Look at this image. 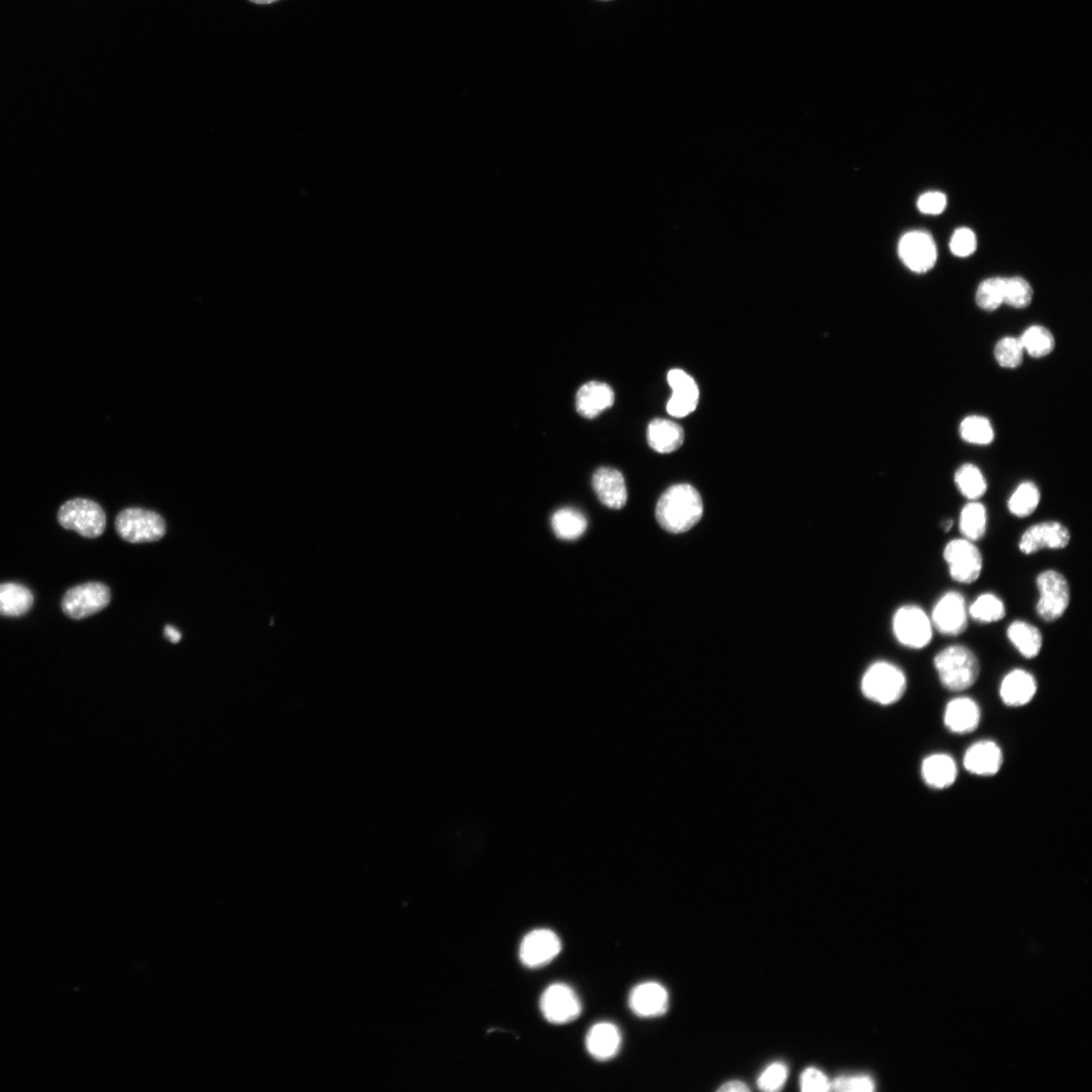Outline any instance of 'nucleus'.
<instances>
[{
  "label": "nucleus",
  "instance_id": "f257e3e1",
  "mask_svg": "<svg viewBox=\"0 0 1092 1092\" xmlns=\"http://www.w3.org/2000/svg\"><path fill=\"white\" fill-rule=\"evenodd\" d=\"M703 516L698 490L688 484L669 488L659 498L656 517L658 524L671 533H684L695 526Z\"/></svg>",
  "mask_w": 1092,
  "mask_h": 1092
},
{
  "label": "nucleus",
  "instance_id": "f03ea898",
  "mask_svg": "<svg viewBox=\"0 0 1092 1092\" xmlns=\"http://www.w3.org/2000/svg\"><path fill=\"white\" fill-rule=\"evenodd\" d=\"M934 667L943 687L952 692L966 691L974 686L980 675V663L975 653L966 646L954 645L938 652Z\"/></svg>",
  "mask_w": 1092,
  "mask_h": 1092
},
{
  "label": "nucleus",
  "instance_id": "7ed1b4c3",
  "mask_svg": "<svg viewBox=\"0 0 1092 1092\" xmlns=\"http://www.w3.org/2000/svg\"><path fill=\"white\" fill-rule=\"evenodd\" d=\"M861 688L869 700L891 705L901 700L908 689L905 672L888 661H877L866 671Z\"/></svg>",
  "mask_w": 1092,
  "mask_h": 1092
},
{
  "label": "nucleus",
  "instance_id": "20e7f679",
  "mask_svg": "<svg viewBox=\"0 0 1092 1092\" xmlns=\"http://www.w3.org/2000/svg\"><path fill=\"white\" fill-rule=\"evenodd\" d=\"M892 630L899 644L911 650L927 648L934 634L931 617L923 608L912 604L897 609L892 619Z\"/></svg>",
  "mask_w": 1092,
  "mask_h": 1092
},
{
  "label": "nucleus",
  "instance_id": "39448f33",
  "mask_svg": "<svg viewBox=\"0 0 1092 1092\" xmlns=\"http://www.w3.org/2000/svg\"><path fill=\"white\" fill-rule=\"evenodd\" d=\"M1036 583L1040 594L1037 613L1045 623H1055L1069 608L1072 601L1070 585L1066 577L1055 570L1042 572Z\"/></svg>",
  "mask_w": 1092,
  "mask_h": 1092
},
{
  "label": "nucleus",
  "instance_id": "423d86ee",
  "mask_svg": "<svg viewBox=\"0 0 1092 1092\" xmlns=\"http://www.w3.org/2000/svg\"><path fill=\"white\" fill-rule=\"evenodd\" d=\"M116 529L124 541L142 544L160 541L165 535L166 525L156 512L128 508L119 514Z\"/></svg>",
  "mask_w": 1092,
  "mask_h": 1092
},
{
  "label": "nucleus",
  "instance_id": "0eeeda50",
  "mask_svg": "<svg viewBox=\"0 0 1092 1092\" xmlns=\"http://www.w3.org/2000/svg\"><path fill=\"white\" fill-rule=\"evenodd\" d=\"M58 521L63 528L88 539L100 537L106 526L102 508L97 502L81 498L64 503L58 512Z\"/></svg>",
  "mask_w": 1092,
  "mask_h": 1092
},
{
  "label": "nucleus",
  "instance_id": "6e6552de",
  "mask_svg": "<svg viewBox=\"0 0 1092 1092\" xmlns=\"http://www.w3.org/2000/svg\"><path fill=\"white\" fill-rule=\"evenodd\" d=\"M943 558L952 579L960 584H973L983 570V556L974 543L966 539L953 540L944 548Z\"/></svg>",
  "mask_w": 1092,
  "mask_h": 1092
},
{
  "label": "nucleus",
  "instance_id": "1a4fd4ad",
  "mask_svg": "<svg viewBox=\"0 0 1092 1092\" xmlns=\"http://www.w3.org/2000/svg\"><path fill=\"white\" fill-rule=\"evenodd\" d=\"M111 598L108 586L91 582L69 590L63 597L61 607L64 614L79 620L103 610L110 604Z\"/></svg>",
  "mask_w": 1092,
  "mask_h": 1092
},
{
  "label": "nucleus",
  "instance_id": "9d476101",
  "mask_svg": "<svg viewBox=\"0 0 1092 1092\" xmlns=\"http://www.w3.org/2000/svg\"><path fill=\"white\" fill-rule=\"evenodd\" d=\"M541 1010L550 1023L566 1024L581 1016L582 1002L569 985L554 983L543 994Z\"/></svg>",
  "mask_w": 1092,
  "mask_h": 1092
},
{
  "label": "nucleus",
  "instance_id": "9b49d317",
  "mask_svg": "<svg viewBox=\"0 0 1092 1092\" xmlns=\"http://www.w3.org/2000/svg\"><path fill=\"white\" fill-rule=\"evenodd\" d=\"M968 608L965 596L950 591L941 596L932 612V625L940 634L958 636L968 628Z\"/></svg>",
  "mask_w": 1092,
  "mask_h": 1092
},
{
  "label": "nucleus",
  "instance_id": "f8f14e48",
  "mask_svg": "<svg viewBox=\"0 0 1092 1092\" xmlns=\"http://www.w3.org/2000/svg\"><path fill=\"white\" fill-rule=\"evenodd\" d=\"M562 947L561 938L553 931L533 930L521 941L519 958L525 967L539 969L558 957Z\"/></svg>",
  "mask_w": 1092,
  "mask_h": 1092
},
{
  "label": "nucleus",
  "instance_id": "ddd939ff",
  "mask_svg": "<svg viewBox=\"0 0 1092 1092\" xmlns=\"http://www.w3.org/2000/svg\"><path fill=\"white\" fill-rule=\"evenodd\" d=\"M898 254L911 271L925 273L931 270L938 259L936 243L925 231H911L899 241Z\"/></svg>",
  "mask_w": 1092,
  "mask_h": 1092
},
{
  "label": "nucleus",
  "instance_id": "4468645a",
  "mask_svg": "<svg viewBox=\"0 0 1092 1092\" xmlns=\"http://www.w3.org/2000/svg\"><path fill=\"white\" fill-rule=\"evenodd\" d=\"M1072 542V533L1059 521H1043L1027 528L1019 543L1021 552L1035 554L1043 549H1064Z\"/></svg>",
  "mask_w": 1092,
  "mask_h": 1092
},
{
  "label": "nucleus",
  "instance_id": "2eb2a0df",
  "mask_svg": "<svg viewBox=\"0 0 1092 1092\" xmlns=\"http://www.w3.org/2000/svg\"><path fill=\"white\" fill-rule=\"evenodd\" d=\"M630 1008L639 1018L652 1019L666 1014L669 994L661 984L649 981L636 985L630 995Z\"/></svg>",
  "mask_w": 1092,
  "mask_h": 1092
},
{
  "label": "nucleus",
  "instance_id": "dca6fc26",
  "mask_svg": "<svg viewBox=\"0 0 1092 1092\" xmlns=\"http://www.w3.org/2000/svg\"><path fill=\"white\" fill-rule=\"evenodd\" d=\"M668 382L673 391L667 405L669 414L675 418H684L694 412L699 402V389L694 378L676 369L669 372Z\"/></svg>",
  "mask_w": 1092,
  "mask_h": 1092
},
{
  "label": "nucleus",
  "instance_id": "f3484780",
  "mask_svg": "<svg viewBox=\"0 0 1092 1092\" xmlns=\"http://www.w3.org/2000/svg\"><path fill=\"white\" fill-rule=\"evenodd\" d=\"M963 761L970 774L991 777L999 772L1003 764V754L995 742L984 740L970 745Z\"/></svg>",
  "mask_w": 1092,
  "mask_h": 1092
},
{
  "label": "nucleus",
  "instance_id": "a211bd4d",
  "mask_svg": "<svg viewBox=\"0 0 1092 1092\" xmlns=\"http://www.w3.org/2000/svg\"><path fill=\"white\" fill-rule=\"evenodd\" d=\"M1038 691L1036 678L1025 670L1016 669L1001 680L999 696L1009 708L1019 709L1033 701Z\"/></svg>",
  "mask_w": 1092,
  "mask_h": 1092
},
{
  "label": "nucleus",
  "instance_id": "6ab92c4d",
  "mask_svg": "<svg viewBox=\"0 0 1092 1092\" xmlns=\"http://www.w3.org/2000/svg\"><path fill=\"white\" fill-rule=\"evenodd\" d=\"M593 488L599 500L610 509L619 510L628 502V489L619 470L602 467L593 476Z\"/></svg>",
  "mask_w": 1092,
  "mask_h": 1092
},
{
  "label": "nucleus",
  "instance_id": "aec40b11",
  "mask_svg": "<svg viewBox=\"0 0 1092 1092\" xmlns=\"http://www.w3.org/2000/svg\"><path fill=\"white\" fill-rule=\"evenodd\" d=\"M981 720L979 705L969 697H957L946 706L944 723L949 732L955 735L973 733Z\"/></svg>",
  "mask_w": 1092,
  "mask_h": 1092
},
{
  "label": "nucleus",
  "instance_id": "412c9836",
  "mask_svg": "<svg viewBox=\"0 0 1092 1092\" xmlns=\"http://www.w3.org/2000/svg\"><path fill=\"white\" fill-rule=\"evenodd\" d=\"M623 1036L618 1027L608 1022H598L589 1030L586 1048L589 1054L598 1061H609L620 1051Z\"/></svg>",
  "mask_w": 1092,
  "mask_h": 1092
},
{
  "label": "nucleus",
  "instance_id": "4be33fe9",
  "mask_svg": "<svg viewBox=\"0 0 1092 1092\" xmlns=\"http://www.w3.org/2000/svg\"><path fill=\"white\" fill-rule=\"evenodd\" d=\"M614 401L615 395L610 385L605 382L590 381L577 392L575 406L580 415L594 419L610 408Z\"/></svg>",
  "mask_w": 1092,
  "mask_h": 1092
},
{
  "label": "nucleus",
  "instance_id": "5701e85b",
  "mask_svg": "<svg viewBox=\"0 0 1092 1092\" xmlns=\"http://www.w3.org/2000/svg\"><path fill=\"white\" fill-rule=\"evenodd\" d=\"M922 777L924 782L933 789H947L957 780V764L947 754L930 755L923 761Z\"/></svg>",
  "mask_w": 1092,
  "mask_h": 1092
},
{
  "label": "nucleus",
  "instance_id": "b1692460",
  "mask_svg": "<svg viewBox=\"0 0 1092 1092\" xmlns=\"http://www.w3.org/2000/svg\"><path fill=\"white\" fill-rule=\"evenodd\" d=\"M684 439L682 427L673 421L655 419L649 425V444L657 453H674L682 446Z\"/></svg>",
  "mask_w": 1092,
  "mask_h": 1092
},
{
  "label": "nucleus",
  "instance_id": "393cba45",
  "mask_svg": "<svg viewBox=\"0 0 1092 1092\" xmlns=\"http://www.w3.org/2000/svg\"><path fill=\"white\" fill-rule=\"evenodd\" d=\"M1011 644L1025 658H1037L1043 648V634L1041 630L1023 620H1016L1006 630Z\"/></svg>",
  "mask_w": 1092,
  "mask_h": 1092
},
{
  "label": "nucleus",
  "instance_id": "a878e982",
  "mask_svg": "<svg viewBox=\"0 0 1092 1092\" xmlns=\"http://www.w3.org/2000/svg\"><path fill=\"white\" fill-rule=\"evenodd\" d=\"M34 604L30 589L17 583L0 584V615L18 617L28 613Z\"/></svg>",
  "mask_w": 1092,
  "mask_h": 1092
},
{
  "label": "nucleus",
  "instance_id": "bb28decb",
  "mask_svg": "<svg viewBox=\"0 0 1092 1092\" xmlns=\"http://www.w3.org/2000/svg\"><path fill=\"white\" fill-rule=\"evenodd\" d=\"M959 528L965 539L976 543L981 541L988 530V511L978 501H970L962 508Z\"/></svg>",
  "mask_w": 1092,
  "mask_h": 1092
},
{
  "label": "nucleus",
  "instance_id": "cd10ccee",
  "mask_svg": "<svg viewBox=\"0 0 1092 1092\" xmlns=\"http://www.w3.org/2000/svg\"><path fill=\"white\" fill-rule=\"evenodd\" d=\"M551 526L556 537L560 540L575 541L585 533L588 522L581 512L565 508L553 514Z\"/></svg>",
  "mask_w": 1092,
  "mask_h": 1092
},
{
  "label": "nucleus",
  "instance_id": "c85d7f7f",
  "mask_svg": "<svg viewBox=\"0 0 1092 1092\" xmlns=\"http://www.w3.org/2000/svg\"><path fill=\"white\" fill-rule=\"evenodd\" d=\"M1041 501V492L1036 484L1023 482L1014 490L1008 501V509L1014 517L1026 518L1036 512Z\"/></svg>",
  "mask_w": 1092,
  "mask_h": 1092
},
{
  "label": "nucleus",
  "instance_id": "c756f323",
  "mask_svg": "<svg viewBox=\"0 0 1092 1092\" xmlns=\"http://www.w3.org/2000/svg\"><path fill=\"white\" fill-rule=\"evenodd\" d=\"M955 483L961 494L970 501H978L988 490L987 480L972 463L963 464L958 468Z\"/></svg>",
  "mask_w": 1092,
  "mask_h": 1092
},
{
  "label": "nucleus",
  "instance_id": "7c9ffc66",
  "mask_svg": "<svg viewBox=\"0 0 1092 1092\" xmlns=\"http://www.w3.org/2000/svg\"><path fill=\"white\" fill-rule=\"evenodd\" d=\"M1006 609L999 597L993 593H984L976 598L970 605L968 615L979 624H995L1005 617Z\"/></svg>",
  "mask_w": 1092,
  "mask_h": 1092
},
{
  "label": "nucleus",
  "instance_id": "2f4dec72",
  "mask_svg": "<svg viewBox=\"0 0 1092 1092\" xmlns=\"http://www.w3.org/2000/svg\"><path fill=\"white\" fill-rule=\"evenodd\" d=\"M1020 340L1024 351L1036 358L1050 354L1055 348L1053 334L1040 325L1026 329Z\"/></svg>",
  "mask_w": 1092,
  "mask_h": 1092
},
{
  "label": "nucleus",
  "instance_id": "473e14b6",
  "mask_svg": "<svg viewBox=\"0 0 1092 1092\" xmlns=\"http://www.w3.org/2000/svg\"><path fill=\"white\" fill-rule=\"evenodd\" d=\"M960 435L963 440L976 445H988L994 439V431L991 421L982 416H969L960 425Z\"/></svg>",
  "mask_w": 1092,
  "mask_h": 1092
},
{
  "label": "nucleus",
  "instance_id": "72a5a7b5",
  "mask_svg": "<svg viewBox=\"0 0 1092 1092\" xmlns=\"http://www.w3.org/2000/svg\"><path fill=\"white\" fill-rule=\"evenodd\" d=\"M1033 294L1031 285L1027 283L1024 278L1020 276L1004 278L1003 304L1016 309H1023L1030 306Z\"/></svg>",
  "mask_w": 1092,
  "mask_h": 1092
},
{
  "label": "nucleus",
  "instance_id": "f704fd0d",
  "mask_svg": "<svg viewBox=\"0 0 1092 1092\" xmlns=\"http://www.w3.org/2000/svg\"><path fill=\"white\" fill-rule=\"evenodd\" d=\"M1004 301V278L992 277L980 284L976 293V303L985 311L998 309Z\"/></svg>",
  "mask_w": 1092,
  "mask_h": 1092
},
{
  "label": "nucleus",
  "instance_id": "c9c22d12",
  "mask_svg": "<svg viewBox=\"0 0 1092 1092\" xmlns=\"http://www.w3.org/2000/svg\"><path fill=\"white\" fill-rule=\"evenodd\" d=\"M1024 350L1020 338L1004 337L997 342L994 356L1004 369H1017L1023 359Z\"/></svg>",
  "mask_w": 1092,
  "mask_h": 1092
},
{
  "label": "nucleus",
  "instance_id": "e433bc0d",
  "mask_svg": "<svg viewBox=\"0 0 1092 1092\" xmlns=\"http://www.w3.org/2000/svg\"><path fill=\"white\" fill-rule=\"evenodd\" d=\"M976 247L977 240L972 230L960 228L955 231L950 241L953 254L958 257H968L975 252Z\"/></svg>",
  "mask_w": 1092,
  "mask_h": 1092
},
{
  "label": "nucleus",
  "instance_id": "4c0bfd02",
  "mask_svg": "<svg viewBox=\"0 0 1092 1092\" xmlns=\"http://www.w3.org/2000/svg\"><path fill=\"white\" fill-rule=\"evenodd\" d=\"M786 1078V1066L782 1063H774L765 1070L764 1074L759 1078L758 1084L763 1090L776 1091L784 1085Z\"/></svg>",
  "mask_w": 1092,
  "mask_h": 1092
},
{
  "label": "nucleus",
  "instance_id": "58836bf2",
  "mask_svg": "<svg viewBox=\"0 0 1092 1092\" xmlns=\"http://www.w3.org/2000/svg\"><path fill=\"white\" fill-rule=\"evenodd\" d=\"M946 207L947 198L938 191L927 192L917 201L918 210L927 213V215H938L945 210Z\"/></svg>",
  "mask_w": 1092,
  "mask_h": 1092
},
{
  "label": "nucleus",
  "instance_id": "ea45409f",
  "mask_svg": "<svg viewBox=\"0 0 1092 1092\" xmlns=\"http://www.w3.org/2000/svg\"><path fill=\"white\" fill-rule=\"evenodd\" d=\"M830 1089L836 1091H872L874 1082L867 1077L839 1078L830 1083Z\"/></svg>",
  "mask_w": 1092,
  "mask_h": 1092
},
{
  "label": "nucleus",
  "instance_id": "a19ab883",
  "mask_svg": "<svg viewBox=\"0 0 1092 1092\" xmlns=\"http://www.w3.org/2000/svg\"><path fill=\"white\" fill-rule=\"evenodd\" d=\"M830 1089V1082L827 1078L815 1068H808L801 1077V1090L802 1091H827Z\"/></svg>",
  "mask_w": 1092,
  "mask_h": 1092
},
{
  "label": "nucleus",
  "instance_id": "79ce46f5",
  "mask_svg": "<svg viewBox=\"0 0 1092 1092\" xmlns=\"http://www.w3.org/2000/svg\"><path fill=\"white\" fill-rule=\"evenodd\" d=\"M718 1091H722V1092H744V1091H749V1088L743 1082L736 1080V1081H730V1082L723 1084L718 1089Z\"/></svg>",
  "mask_w": 1092,
  "mask_h": 1092
},
{
  "label": "nucleus",
  "instance_id": "37998d69",
  "mask_svg": "<svg viewBox=\"0 0 1092 1092\" xmlns=\"http://www.w3.org/2000/svg\"><path fill=\"white\" fill-rule=\"evenodd\" d=\"M164 635L171 642V644H179L182 639L181 631L173 626L165 627Z\"/></svg>",
  "mask_w": 1092,
  "mask_h": 1092
},
{
  "label": "nucleus",
  "instance_id": "c03bdc74",
  "mask_svg": "<svg viewBox=\"0 0 1092 1092\" xmlns=\"http://www.w3.org/2000/svg\"><path fill=\"white\" fill-rule=\"evenodd\" d=\"M953 525H954V521L952 519L944 520L940 524L941 528H943L945 532H949L951 530V528L953 527Z\"/></svg>",
  "mask_w": 1092,
  "mask_h": 1092
},
{
  "label": "nucleus",
  "instance_id": "a18cd8bd",
  "mask_svg": "<svg viewBox=\"0 0 1092 1092\" xmlns=\"http://www.w3.org/2000/svg\"><path fill=\"white\" fill-rule=\"evenodd\" d=\"M249 2L256 5H270L278 2V0H249Z\"/></svg>",
  "mask_w": 1092,
  "mask_h": 1092
},
{
  "label": "nucleus",
  "instance_id": "49530a36",
  "mask_svg": "<svg viewBox=\"0 0 1092 1092\" xmlns=\"http://www.w3.org/2000/svg\"><path fill=\"white\" fill-rule=\"evenodd\" d=\"M599 2H611V0H599Z\"/></svg>",
  "mask_w": 1092,
  "mask_h": 1092
}]
</instances>
